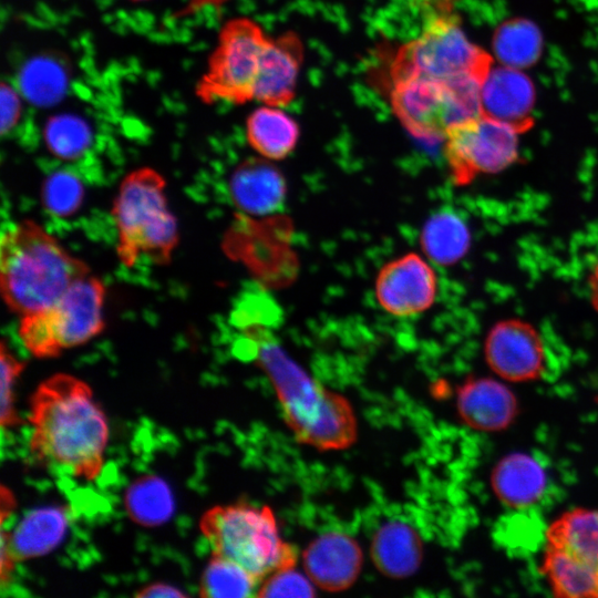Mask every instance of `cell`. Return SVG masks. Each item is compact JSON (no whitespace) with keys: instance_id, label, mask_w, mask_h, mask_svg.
Masks as SVG:
<instances>
[{"instance_id":"16","label":"cell","mask_w":598,"mask_h":598,"mask_svg":"<svg viewBox=\"0 0 598 598\" xmlns=\"http://www.w3.org/2000/svg\"><path fill=\"white\" fill-rule=\"evenodd\" d=\"M303 60V44L293 31L269 38L254 101L265 105L286 106L296 95Z\"/></svg>"},{"instance_id":"5","label":"cell","mask_w":598,"mask_h":598,"mask_svg":"<svg viewBox=\"0 0 598 598\" xmlns=\"http://www.w3.org/2000/svg\"><path fill=\"white\" fill-rule=\"evenodd\" d=\"M199 528L213 555L234 561L260 582L274 571L296 566L297 549L282 537L267 505L215 506L204 513Z\"/></svg>"},{"instance_id":"37","label":"cell","mask_w":598,"mask_h":598,"mask_svg":"<svg viewBox=\"0 0 598 598\" xmlns=\"http://www.w3.org/2000/svg\"><path fill=\"white\" fill-rule=\"evenodd\" d=\"M135 1H142V0H135Z\"/></svg>"},{"instance_id":"8","label":"cell","mask_w":598,"mask_h":598,"mask_svg":"<svg viewBox=\"0 0 598 598\" xmlns=\"http://www.w3.org/2000/svg\"><path fill=\"white\" fill-rule=\"evenodd\" d=\"M105 285L91 274L78 279L49 308L21 317L19 337L35 358L82 346L105 328Z\"/></svg>"},{"instance_id":"1","label":"cell","mask_w":598,"mask_h":598,"mask_svg":"<svg viewBox=\"0 0 598 598\" xmlns=\"http://www.w3.org/2000/svg\"><path fill=\"white\" fill-rule=\"evenodd\" d=\"M29 451L47 470L93 481L102 472L109 425L87 383L58 373L38 385L30 400Z\"/></svg>"},{"instance_id":"10","label":"cell","mask_w":598,"mask_h":598,"mask_svg":"<svg viewBox=\"0 0 598 598\" xmlns=\"http://www.w3.org/2000/svg\"><path fill=\"white\" fill-rule=\"evenodd\" d=\"M511 125L480 114L457 123L444 137V157L456 185L477 176L496 174L513 165L518 156V135Z\"/></svg>"},{"instance_id":"11","label":"cell","mask_w":598,"mask_h":598,"mask_svg":"<svg viewBox=\"0 0 598 598\" xmlns=\"http://www.w3.org/2000/svg\"><path fill=\"white\" fill-rule=\"evenodd\" d=\"M375 298L381 308L399 318L420 315L432 307L437 278L420 255L409 252L386 262L375 278Z\"/></svg>"},{"instance_id":"19","label":"cell","mask_w":598,"mask_h":598,"mask_svg":"<svg viewBox=\"0 0 598 598\" xmlns=\"http://www.w3.org/2000/svg\"><path fill=\"white\" fill-rule=\"evenodd\" d=\"M491 480L496 496L514 508L535 504L547 486L544 466L526 453H513L503 457L495 465Z\"/></svg>"},{"instance_id":"21","label":"cell","mask_w":598,"mask_h":598,"mask_svg":"<svg viewBox=\"0 0 598 598\" xmlns=\"http://www.w3.org/2000/svg\"><path fill=\"white\" fill-rule=\"evenodd\" d=\"M540 571L558 597L598 598V567L565 547L546 544Z\"/></svg>"},{"instance_id":"7","label":"cell","mask_w":598,"mask_h":598,"mask_svg":"<svg viewBox=\"0 0 598 598\" xmlns=\"http://www.w3.org/2000/svg\"><path fill=\"white\" fill-rule=\"evenodd\" d=\"M481 84L475 78L409 76L388 83L386 91L394 115L412 136L437 141L457 123L481 114Z\"/></svg>"},{"instance_id":"27","label":"cell","mask_w":598,"mask_h":598,"mask_svg":"<svg viewBox=\"0 0 598 598\" xmlns=\"http://www.w3.org/2000/svg\"><path fill=\"white\" fill-rule=\"evenodd\" d=\"M496 56L504 65L525 68L540 54L542 38L538 29L525 20H512L502 24L493 40Z\"/></svg>"},{"instance_id":"24","label":"cell","mask_w":598,"mask_h":598,"mask_svg":"<svg viewBox=\"0 0 598 598\" xmlns=\"http://www.w3.org/2000/svg\"><path fill=\"white\" fill-rule=\"evenodd\" d=\"M546 544L565 547L598 567V508H574L550 523Z\"/></svg>"},{"instance_id":"4","label":"cell","mask_w":598,"mask_h":598,"mask_svg":"<svg viewBox=\"0 0 598 598\" xmlns=\"http://www.w3.org/2000/svg\"><path fill=\"white\" fill-rule=\"evenodd\" d=\"M166 181L155 169L142 167L127 174L112 207L117 230L116 255L126 267L141 257L167 265L178 244V226L168 208Z\"/></svg>"},{"instance_id":"32","label":"cell","mask_w":598,"mask_h":598,"mask_svg":"<svg viewBox=\"0 0 598 598\" xmlns=\"http://www.w3.org/2000/svg\"><path fill=\"white\" fill-rule=\"evenodd\" d=\"M1 361V427H13L19 425L22 420L14 409V383L17 378L23 371L25 362L16 358V355L7 348L4 340L0 347Z\"/></svg>"},{"instance_id":"33","label":"cell","mask_w":598,"mask_h":598,"mask_svg":"<svg viewBox=\"0 0 598 598\" xmlns=\"http://www.w3.org/2000/svg\"><path fill=\"white\" fill-rule=\"evenodd\" d=\"M22 94L10 84L2 83L0 89L1 134L11 132L18 124L22 112Z\"/></svg>"},{"instance_id":"3","label":"cell","mask_w":598,"mask_h":598,"mask_svg":"<svg viewBox=\"0 0 598 598\" xmlns=\"http://www.w3.org/2000/svg\"><path fill=\"white\" fill-rule=\"evenodd\" d=\"M90 274L84 261L33 220L12 224L1 234V296L21 317L49 308L73 282Z\"/></svg>"},{"instance_id":"35","label":"cell","mask_w":598,"mask_h":598,"mask_svg":"<svg viewBox=\"0 0 598 598\" xmlns=\"http://www.w3.org/2000/svg\"><path fill=\"white\" fill-rule=\"evenodd\" d=\"M14 507L16 499L12 493L4 485H1V522L9 517Z\"/></svg>"},{"instance_id":"15","label":"cell","mask_w":598,"mask_h":598,"mask_svg":"<svg viewBox=\"0 0 598 598\" xmlns=\"http://www.w3.org/2000/svg\"><path fill=\"white\" fill-rule=\"evenodd\" d=\"M457 412L470 427L496 432L515 420L518 402L514 392L502 379L468 378L457 390Z\"/></svg>"},{"instance_id":"9","label":"cell","mask_w":598,"mask_h":598,"mask_svg":"<svg viewBox=\"0 0 598 598\" xmlns=\"http://www.w3.org/2000/svg\"><path fill=\"white\" fill-rule=\"evenodd\" d=\"M269 38L249 18L227 21L198 82L197 95L204 102L243 104L254 101Z\"/></svg>"},{"instance_id":"22","label":"cell","mask_w":598,"mask_h":598,"mask_svg":"<svg viewBox=\"0 0 598 598\" xmlns=\"http://www.w3.org/2000/svg\"><path fill=\"white\" fill-rule=\"evenodd\" d=\"M300 130L297 122L279 106L262 105L246 121V138L261 157L280 161L297 146Z\"/></svg>"},{"instance_id":"26","label":"cell","mask_w":598,"mask_h":598,"mask_svg":"<svg viewBox=\"0 0 598 598\" xmlns=\"http://www.w3.org/2000/svg\"><path fill=\"white\" fill-rule=\"evenodd\" d=\"M19 91L38 106H51L66 92L69 75L55 58L39 55L28 60L18 75Z\"/></svg>"},{"instance_id":"25","label":"cell","mask_w":598,"mask_h":598,"mask_svg":"<svg viewBox=\"0 0 598 598\" xmlns=\"http://www.w3.org/2000/svg\"><path fill=\"white\" fill-rule=\"evenodd\" d=\"M124 506L133 522L144 527L164 524L175 508L169 486L156 475L135 480L125 492Z\"/></svg>"},{"instance_id":"18","label":"cell","mask_w":598,"mask_h":598,"mask_svg":"<svg viewBox=\"0 0 598 598\" xmlns=\"http://www.w3.org/2000/svg\"><path fill=\"white\" fill-rule=\"evenodd\" d=\"M370 555L384 576L401 579L412 576L423 559V543L417 530L402 520H389L374 533Z\"/></svg>"},{"instance_id":"30","label":"cell","mask_w":598,"mask_h":598,"mask_svg":"<svg viewBox=\"0 0 598 598\" xmlns=\"http://www.w3.org/2000/svg\"><path fill=\"white\" fill-rule=\"evenodd\" d=\"M41 196L48 213L54 217L66 218L80 209L84 200V186L76 174L60 169L45 178Z\"/></svg>"},{"instance_id":"29","label":"cell","mask_w":598,"mask_h":598,"mask_svg":"<svg viewBox=\"0 0 598 598\" xmlns=\"http://www.w3.org/2000/svg\"><path fill=\"white\" fill-rule=\"evenodd\" d=\"M89 123L71 113L51 116L43 127V140L52 155L63 161H74L86 153L92 143Z\"/></svg>"},{"instance_id":"36","label":"cell","mask_w":598,"mask_h":598,"mask_svg":"<svg viewBox=\"0 0 598 598\" xmlns=\"http://www.w3.org/2000/svg\"><path fill=\"white\" fill-rule=\"evenodd\" d=\"M588 287L591 306L598 312V260L589 275Z\"/></svg>"},{"instance_id":"13","label":"cell","mask_w":598,"mask_h":598,"mask_svg":"<svg viewBox=\"0 0 598 598\" xmlns=\"http://www.w3.org/2000/svg\"><path fill=\"white\" fill-rule=\"evenodd\" d=\"M305 573L316 587L337 592L358 579L363 554L359 543L342 532H327L316 537L302 553Z\"/></svg>"},{"instance_id":"12","label":"cell","mask_w":598,"mask_h":598,"mask_svg":"<svg viewBox=\"0 0 598 598\" xmlns=\"http://www.w3.org/2000/svg\"><path fill=\"white\" fill-rule=\"evenodd\" d=\"M485 359L502 380L527 382L542 377L545 370V347L538 331L520 319H506L488 331Z\"/></svg>"},{"instance_id":"14","label":"cell","mask_w":598,"mask_h":598,"mask_svg":"<svg viewBox=\"0 0 598 598\" xmlns=\"http://www.w3.org/2000/svg\"><path fill=\"white\" fill-rule=\"evenodd\" d=\"M535 91L519 69L492 68L481 84V114L504 122L520 134L534 124Z\"/></svg>"},{"instance_id":"28","label":"cell","mask_w":598,"mask_h":598,"mask_svg":"<svg viewBox=\"0 0 598 598\" xmlns=\"http://www.w3.org/2000/svg\"><path fill=\"white\" fill-rule=\"evenodd\" d=\"M260 581L246 569L226 558L213 555L203 573L200 597L244 598L256 596Z\"/></svg>"},{"instance_id":"2","label":"cell","mask_w":598,"mask_h":598,"mask_svg":"<svg viewBox=\"0 0 598 598\" xmlns=\"http://www.w3.org/2000/svg\"><path fill=\"white\" fill-rule=\"evenodd\" d=\"M239 350L268 377L283 419L297 441L319 451H339L357 440V419L350 402L310 377L259 323L243 326Z\"/></svg>"},{"instance_id":"6","label":"cell","mask_w":598,"mask_h":598,"mask_svg":"<svg viewBox=\"0 0 598 598\" xmlns=\"http://www.w3.org/2000/svg\"><path fill=\"white\" fill-rule=\"evenodd\" d=\"M493 58L466 37L458 18L448 9L431 14L420 34L391 54L385 84L409 76L439 81L475 78L483 82Z\"/></svg>"},{"instance_id":"34","label":"cell","mask_w":598,"mask_h":598,"mask_svg":"<svg viewBox=\"0 0 598 598\" xmlns=\"http://www.w3.org/2000/svg\"><path fill=\"white\" fill-rule=\"evenodd\" d=\"M183 591H181L178 588L164 584V582H155L151 584L146 587L141 588L136 594L135 597H185Z\"/></svg>"},{"instance_id":"31","label":"cell","mask_w":598,"mask_h":598,"mask_svg":"<svg viewBox=\"0 0 598 598\" xmlns=\"http://www.w3.org/2000/svg\"><path fill=\"white\" fill-rule=\"evenodd\" d=\"M315 584L306 573H300L296 566L274 571L259 585L257 597H313Z\"/></svg>"},{"instance_id":"20","label":"cell","mask_w":598,"mask_h":598,"mask_svg":"<svg viewBox=\"0 0 598 598\" xmlns=\"http://www.w3.org/2000/svg\"><path fill=\"white\" fill-rule=\"evenodd\" d=\"M68 516L62 507H43L29 512L13 532L2 529L14 560L43 556L63 539Z\"/></svg>"},{"instance_id":"23","label":"cell","mask_w":598,"mask_h":598,"mask_svg":"<svg viewBox=\"0 0 598 598\" xmlns=\"http://www.w3.org/2000/svg\"><path fill=\"white\" fill-rule=\"evenodd\" d=\"M471 233L465 221L452 212L430 217L421 234L425 255L439 265H453L470 249Z\"/></svg>"},{"instance_id":"17","label":"cell","mask_w":598,"mask_h":598,"mask_svg":"<svg viewBox=\"0 0 598 598\" xmlns=\"http://www.w3.org/2000/svg\"><path fill=\"white\" fill-rule=\"evenodd\" d=\"M233 203L244 213L264 216L283 207L287 184L281 172L266 158L241 162L229 178Z\"/></svg>"}]
</instances>
